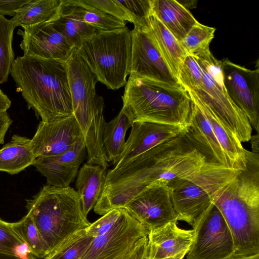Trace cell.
<instances>
[{
	"label": "cell",
	"mask_w": 259,
	"mask_h": 259,
	"mask_svg": "<svg viewBox=\"0 0 259 259\" xmlns=\"http://www.w3.org/2000/svg\"><path fill=\"white\" fill-rule=\"evenodd\" d=\"M205 158L193 146L184 132L137 156L125 165L107 171L103 192L94 208L103 215L124 208L148 187L167 184L172 180L199 171Z\"/></svg>",
	"instance_id": "6da1fadb"
},
{
	"label": "cell",
	"mask_w": 259,
	"mask_h": 259,
	"mask_svg": "<svg viewBox=\"0 0 259 259\" xmlns=\"http://www.w3.org/2000/svg\"><path fill=\"white\" fill-rule=\"evenodd\" d=\"M10 74L28 109L41 121L73 114L66 61L18 56Z\"/></svg>",
	"instance_id": "7a4b0ae2"
},
{
	"label": "cell",
	"mask_w": 259,
	"mask_h": 259,
	"mask_svg": "<svg viewBox=\"0 0 259 259\" xmlns=\"http://www.w3.org/2000/svg\"><path fill=\"white\" fill-rule=\"evenodd\" d=\"M246 168L214 202L231 232L234 257L259 253V154L245 149Z\"/></svg>",
	"instance_id": "3957f363"
},
{
	"label": "cell",
	"mask_w": 259,
	"mask_h": 259,
	"mask_svg": "<svg viewBox=\"0 0 259 259\" xmlns=\"http://www.w3.org/2000/svg\"><path fill=\"white\" fill-rule=\"evenodd\" d=\"M125 85L122 107L131 124L140 121L183 128L188 125L193 101L182 86L132 77Z\"/></svg>",
	"instance_id": "277c9868"
},
{
	"label": "cell",
	"mask_w": 259,
	"mask_h": 259,
	"mask_svg": "<svg viewBox=\"0 0 259 259\" xmlns=\"http://www.w3.org/2000/svg\"><path fill=\"white\" fill-rule=\"evenodd\" d=\"M26 201L27 214L36 226L46 256L72 234L91 224L83 212L79 194L70 186L46 185Z\"/></svg>",
	"instance_id": "5b68a950"
},
{
	"label": "cell",
	"mask_w": 259,
	"mask_h": 259,
	"mask_svg": "<svg viewBox=\"0 0 259 259\" xmlns=\"http://www.w3.org/2000/svg\"><path fill=\"white\" fill-rule=\"evenodd\" d=\"M66 64L73 115L85 145L87 163L104 165L108 159L103 143L104 100L97 95L95 74L74 48Z\"/></svg>",
	"instance_id": "8992f818"
},
{
	"label": "cell",
	"mask_w": 259,
	"mask_h": 259,
	"mask_svg": "<svg viewBox=\"0 0 259 259\" xmlns=\"http://www.w3.org/2000/svg\"><path fill=\"white\" fill-rule=\"evenodd\" d=\"M240 171L205 163L199 171L168 182L178 221L186 222L195 229Z\"/></svg>",
	"instance_id": "52a82bcc"
},
{
	"label": "cell",
	"mask_w": 259,
	"mask_h": 259,
	"mask_svg": "<svg viewBox=\"0 0 259 259\" xmlns=\"http://www.w3.org/2000/svg\"><path fill=\"white\" fill-rule=\"evenodd\" d=\"M77 49L97 81L113 90L125 85L132 54L131 31L127 27L97 31Z\"/></svg>",
	"instance_id": "ba28073f"
},
{
	"label": "cell",
	"mask_w": 259,
	"mask_h": 259,
	"mask_svg": "<svg viewBox=\"0 0 259 259\" xmlns=\"http://www.w3.org/2000/svg\"><path fill=\"white\" fill-rule=\"evenodd\" d=\"M203 72L201 85L191 91L236 135L241 142L250 140L252 127L245 113L229 97L225 87L222 60L208 48L193 55Z\"/></svg>",
	"instance_id": "9c48e42d"
},
{
	"label": "cell",
	"mask_w": 259,
	"mask_h": 259,
	"mask_svg": "<svg viewBox=\"0 0 259 259\" xmlns=\"http://www.w3.org/2000/svg\"><path fill=\"white\" fill-rule=\"evenodd\" d=\"M187 259H231L235 253L233 238L223 215L213 205L195 229Z\"/></svg>",
	"instance_id": "30bf717a"
},
{
	"label": "cell",
	"mask_w": 259,
	"mask_h": 259,
	"mask_svg": "<svg viewBox=\"0 0 259 259\" xmlns=\"http://www.w3.org/2000/svg\"><path fill=\"white\" fill-rule=\"evenodd\" d=\"M148 231L124 208L116 223L106 234L93 238L82 259H125Z\"/></svg>",
	"instance_id": "8fae6325"
},
{
	"label": "cell",
	"mask_w": 259,
	"mask_h": 259,
	"mask_svg": "<svg viewBox=\"0 0 259 259\" xmlns=\"http://www.w3.org/2000/svg\"><path fill=\"white\" fill-rule=\"evenodd\" d=\"M223 80L227 92L233 102L246 115L251 127L258 133L259 126V69L246 68L222 60Z\"/></svg>",
	"instance_id": "7c38bea8"
},
{
	"label": "cell",
	"mask_w": 259,
	"mask_h": 259,
	"mask_svg": "<svg viewBox=\"0 0 259 259\" xmlns=\"http://www.w3.org/2000/svg\"><path fill=\"white\" fill-rule=\"evenodd\" d=\"M124 208L148 232L178 221L167 184L148 187Z\"/></svg>",
	"instance_id": "4fadbf2b"
},
{
	"label": "cell",
	"mask_w": 259,
	"mask_h": 259,
	"mask_svg": "<svg viewBox=\"0 0 259 259\" xmlns=\"http://www.w3.org/2000/svg\"><path fill=\"white\" fill-rule=\"evenodd\" d=\"M131 31L130 77L181 85L170 72L146 31L142 28H134Z\"/></svg>",
	"instance_id": "5bb4252c"
},
{
	"label": "cell",
	"mask_w": 259,
	"mask_h": 259,
	"mask_svg": "<svg viewBox=\"0 0 259 259\" xmlns=\"http://www.w3.org/2000/svg\"><path fill=\"white\" fill-rule=\"evenodd\" d=\"M24 55L66 61L75 48L54 25L53 21L19 29Z\"/></svg>",
	"instance_id": "9a60e30c"
},
{
	"label": "cell",
	"mask_w": 259,
	"mask_h": 259,
	"mask_svg": "<svg viewBox=\"0 0 259 259\" xmlns=\"http://www.w3.org/2000/svg\"><path fill=\"white\" fill-rule=\"evenodd\" d=\"M82 137L72 114L49 122L41 121L31 143L36 158L52 156L65 152Z\"/></svg>",
	"instance_id": "2e32d148"
},
{
	"label": "cell",
	"mask_w": 259,
	"mask_h": 259,
	"mask_svg": "<svg viewBox=\"0 0 259 259\" xmlns=\"http://www.w3.org/2000/svg\"><path fill=\"white\" fill-rule=\"evenodd\" d=\"M123 151L113 168L120 167L160 143L183 133L185 128L148 121H134Z\"/></svg>",
	"instance_id": "e0dca14e"
},
{
	"label": "cell",
	"mask_w": 259,
	"mask_h": 259,
	"mask_svg": "<svg viewBox=\"0 0 259 259\" xmlns=\"http://www.w3.org/2000/svg\"><path fill=\"white\" fill-rule=\"evenodd\" d=\"M86 154L82 137L62 154L37 157L33 165L46 178L48 185L66 188L74 181Z\"/></svg>",
	"instance_id": "ac0fdd59"
},
{
	"label": "cell",
	"mask_w": 259,
	"mask_h": 259,
	"mask_svg": "<svg viewBox=\"0 0 259 259\" xmlns=\"http://www.w3.org/2000/svg\"><path fill=\"white\" fill-rule=\"evenodd\" d=\"M195 235L194 229L179 228L177 222L149 231L146 259H183L189 252Z\"/></svg>",
	"instance_id": "d6986e66"
},
{
	"label": "cell",
	"mask_w": 259,
	"mask_h": 259,
	"mask_svg": "<svg viewBox=\"0 0 259 259\" xmlns=\"http://www.w3.org/2000/svg\"><path fill=\"white\" fill-rule=\"evenodd\" d=\"M192 101L191 112L184 131V135L205 158L206 163L232 168L208 120L198 104Z\"/></svg>",
	"instance_id": "ffe728a7"
},
{
	"label": "cell",
	"mask_w": 259,
	"mask_h": 259,
	"mask_svg": "<svg viewBox=\"0 0 259 259\" xmlns=\"http://www.w3.org/2000/svg\"><path fill=\"white\" fill-rule=\"evenodd\" d=\"M142 28L149 35L170 72L178 80L183 62L187 55L181 42L152 13Z\"/></svg>",
	"instance_id": "44dd1931"
},
{
	"label": "cell",
	"mask_w": 259,
	"mask_h": 259,
	"mask_svg": "<svg viewBox=\"0 0 259 259\" xmlns=\"http://www.w3.org/2000/svg\"><path fill=\"white\" fill-rule=\"evenodd\" d=\"M192 100L201 108L233 169L244 170L246 168L245 149L236 135L195 94L188 91Z\"/></svg>",
	"instance_id": "7402d4cb"
},
{
	"label": "cell",
	"mask_w": 259,
	"mask_h": 259,
	"mask_svg": "<svg viewBox=\"0 0 259 259\" xmlns=\"http://www.w3.org/2000/svg\"><path fill=\"white\" fill-rule=\"evenodd\" d=\"M153 14L180 42L198 21L176 0H151Z\"/></svg>",
	"instance_id": "603a6c76"
},
{
	"label": "cell",
	"mask_w": 259,
	"mask_h": 259,
	"mask_svg": "<svg viewBox=\"0 0 259 259\" xmlns=\"http://www.w3.org/2000/svg\"><path fill=\"white\" fill-rule=\"evenodd\" d=\"M107 169L99 165L85 163L77 173L75 183L83 212L87 217L99 201L106 182Z\"/></svg>",
	"instance_id": "cb8c5ba5"
},
{
	"label": "cell",
	"mask_w": 259,
	"mask_h": 259,
	"mask_svg": "<svg viewBox=\"0 0 259 259\" xmlns=\"http://www.w3.org/2000/svg\"><path fill=\"white\" fill-rule=\"evenodd\" d=\"M36 158L31 139L14 135L0 149V171L10 175L18 174L33 165Z\"/></svg>",
	"instance_id": "d4e9b609"
},
{
	"label": "cell",
	"mask_w": 259,
	"mask_h": 259,
	"mask_svg": "<svg viewBox=\"0 0 259 259\" xmlns=\"http://www.w3.org/2000/svg\"><path fill=\"white\" fill-rule=\"evenodd\" d=\"M62 0H30L10 20L23 28L57 20Z\"/></svg>",
	"instance_id": "484cf974"
},
{
	"label": "cell",
	"mask_w": 259,
	"mask_h": 259,
	"mask_svg": "<svg viewBox=\"0 0 259 259\" xmlns=\"http://www.w3.org/2000/svg\"><path fill=\"white\" fill-rule=\"evenodd\" d=\"M53 23L77 49L84 40L97 31L83 22L77 13L75 6L67 3L65 0H62L59 18Z\"/></svg>",
	"instance_id": "4316f807"
},
{
	"label": "cell",
	"mask_w": 259,
	"mask_h": 259,
	"mask_svg": "<svg viewBox=\"0 0 259 259\" xmlns=\"http://www.w3.org/2000/svg\"><path fill=\"white\" fill-rule=\"evenodd\" d=\"M131 126V123L123 107L117 116L105 125L103 146L108 161L112 162L114 166L123 151L126 133Z\"/></svg>",
	"instance_id": "83f0119b"
},
{
	"label": "cell",
	"mask_w": 259,
	"mask_h": 259,
	"mask_svg": "<svg viewBox=\"0 0 259 259\" xmlns=\"http://www.w3.org/2000/svg\"><path fill=\"white\" fill-rule=\"evenodd\" d=\"M0 259H38L14 232L11 223L1 218Z\"/></svg>",
	"instance_id": "f1b7e54d"
},
{
	"label": "cell",
	"mask_w": 259,
	"mask_h": 259,
	"mask_svg": "<svg viewBox=\"0 0 259 259\" xmlns=\"http://www.w3.org/2000/svg\"><path fill=\"white\" fill-rule=\"evenodd\" d=\"M93 238L87 234L85 228L78 230L44 259H82L90 248Z\"/></svg>",
	"instance_id": "f546056e"
},
{
	"label": "cell",
	"mask_w": 259,
	"mask_h": 259,
	"mask_svg": "<svg viewBox=\"0 0 259 259\" xmlns=\"http://www.w3.org/2000/svg\"><path fill=\"white\" fill-rule=\"evenodd\" d=\"M15 27L10 19L0 15V84L8 80L15 60L12 40Z\"/></svg>",
	"instance_id": "4dcf8cb0"
},
{
	"label": "cell",
	"mask_w": 259,
	"mask_h": 259,
	"mask_svg": "<svg viewBox=\"0 0 259 259\" xmlns=\"http://www.w3.org/2000/svg\"><path fill=\"white\" fill-rule=\"evenodd\" d=\"M14 232L27 244L33 255L44 258L46 253L43 243L33 219L27 214L18 222L11 223Z\"/></svg>",
	"instance_id": "1f68e13d"
},
{
	"label": "cell",
	"mask_w": 259,
	"mask_h": 259,
	"mask_svg": "<svg viewBox=\"0 0 259 259\" xmlns=\"http://www.w3.org/2000/svg\"><path fill=\"white\" fill-rule=\"evenodd\" d=\"M74 6L81 19L97 31H112L126 26L125 21L107 13L95 9Z\"/></svg>",
	"instance_id": "d6a6232c"
},
{
	"label": "cell",
	"mask_w": 259,
	"mask_h": 259,
	"mask_svg": "<svg viewBox=\"0 0 259 259\" xmlns=\"http://www.w3.org/2000/svg\"><path fill=\"white\" fill-rule=\"evenodd\" d=\"M215 28L197 21L180 42L187 54L194 55L209 48Z\"/></svg>",
	"instance_id": "836d02e7"
},
{
	"label": "cell",
	"mask_w": 259,
	"mask_h": 259,
	"mask_svg": "<svg viewBox=\"0 0 259 259\" xmlns=\"http://www.w3.org/2000/svg\"><path fill=\"white\" fill-rule=\"evenodd\" d=\"M129 18L134 28H143L152 13L151 0H114Z\"/></svg>",
	"instance_id": "e575fe53"
},
{
	"label": "cell",
	"mask_w": 259,
	"mask_h": 259,
	"mask_svg": "<svg viewBox=\"0 0 259 259\" xmlns=\"http://www.w3.org/2000/svg\"><path fill=\"white\" fill-rule=\"evenodd\" d=\"M178 80L179 83L187 91L195 90L201 85L203 72L193 55L187 54L186 56Z\"/></svg>",
	"instance_id": "d590c367"
},
{
	"label": "cell",
	"mask_w": 259,
	"mask_h": 259,
	"mask_svg": "<svg viewBox=\"0 0 259 259\" xmlns=\"http://www.w3.org/2000/svg\"><path fill=\"white\" fill-rule=\"evenodd\" d=\"M69 4L84 8L97 10L112 15L124 21L130 20L122 9L111 0H66Z\"/></svg>",
	"instance_id": "8d00e7d4"
},
{
	"label": "cell",
	"mask_w": 259,
	"mask_h": 259,
	"mask_svg": "<svg viewBox=\"0 0 259 259\" xmlns=\"http://www.w3.org/2000/svg\"><path fill=\"white\" fill-rule=\"evenodd\" d=\"M124 208L112 209L85 228L87 234L93 237L106 234L117 221Z\"/></svg>",
	"instance_id": "74e56055"
},
{
	"label": "cell",
	"mask_w": 259,
	"mask_h": 259,
	"mask_svg": "<svg viewBox=\"0 0 259 259\" xmlns=\"http://www.w3.org/2000/svg\"><path fill=\"white\" fill-rule=\"evenodd\" d=\"M30 0H0V15L14 17Z\"/></svg>",
	"instance_id": "f35d334b"
},
{
	"label": "cell",
	"mask_w": 259,
	"mask_h": 259,
	"mask_svg": "<svg viewBox=\"0 0 259 259\" xmlns=\"http://www.w3.org/2000/svg\"><path fill=\"white\" fill-rule=\"evenodd\" d=\"M147 236L141 238L125 259H144L145 257Z\"/></svg>",
	"instance_id": "ab89813d"
},
{
	"label": "cell",
	"mask_w": 259,
	"mask_h": 259,
	"mask_svg": "<svg viewBox=\"0 0 259 259\" xmlns=\"http://www.w3.org/2000/svg\"><path fill=\"white\" fill-rule=\"evenodd\" d=\"M12 122L7 112L0 113V144L4 143L6 134Z\"/></svg>",
	"instance_id": "60d3db41"
},
{
	"label": "cell",
	"mask_w": 259,
	"mask_h": 259,
	"mask_svg": "<svg viewBox=\"0 0 259 259\" xmlns=\"http://www.w3.org/2000/svg\"><path fill=\"white\" fill-rule=\"evenodd\" d=\"M11 105V101L8 96L0 90V113L7 112Z\"/></svg>",
	"instance_id": "b9f144b4"
},
{
	"label": "cell",
	"mask_w": 259,
	"mask_h": 259,
	"mask_svg": "<svg viewBox=\"0 0 259 259\" xmlns=\"http://www.w3.org/2000/svg\"><path fill=\"white\" fill-rule=\"evenodd\" d=\"M251 144V148L252 150V152L254 153L258 154L259 152V139H258V134L257 133L256 135L251 136V138L250 139Z\"/></svg>",
	"instance_id": "7bdbcfd3"
},
{
	"label": "cell",
	"mask_w": 259,
	"mask_h": 259,
	"mask_svg": "<svg viewBox=\"0 0 259 259\" xmlns=\"http://www.w3.org/2000/svg\"><path fill=\"white\" fill-rule=\"evenodd\" d=\"M231 259H259V253L252 255L234 257Z\"/></svg>",
	"instance_id": "ee69618b"
},
{
	"label": "cell",
	"mask_w": 259,
	"mask_h": 259,
	"mask_svg": "<svg viewBox=\"0 0 259 259\" xmlns=\"http://www.w3.org/2000/svg\"><path fill=\"white\" fill-rule=\"evenodd\" d=\"M144 259H146V257H145Z\"/></svg>",
	"instance_id": "f6af8a7d"
}]
</instances>
